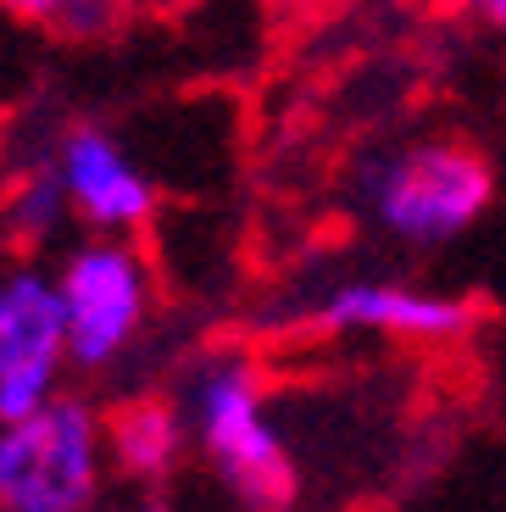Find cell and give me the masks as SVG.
I'll list each match as a JSON object with an SVG mask.
<instances>
[{
    "mask_svg": "<svg viewBox=\"0 0 506 512\" xmlns=\"http://www.w3.org/2000/svg\"><path fill=\"white\" fill-rule=\"evenodd\" d=\"M351 206L384 240L406 251H440L495 206V167L479 145L423 134L367 156L351 173Z\"/></svg>",
    "mask_w": 506,
    "mask_h": 512,
    "instance_id": "6da1fadb",
    "label": "cell"
},
{
    "mask_svg": "<svg viewBox=\"0 0 506 512\" xmlns=\"http://www.w3.org/2000/svg\"><path fill=\"white\" fill-rule=\"evenodd\" d=\"M184 412H190V440L245 512L295 507L301 468L284 429L273 423L262 368L245 351H212L184 384Z\"/></svg>",
    "mask_w": 506,
    "mask_h": 512,
    "instance_id": "7a4b0ae2",
    "label": "cell"
},
{
    "mask_svg": "<svg viewBox=\"0 0 506 512\" xmlns=\"http://www.w3.org/2000/svg\"><path fill=\"white\" fill-rule=\"evenodd\" d=\"M106 418L84 396H56L0 423V512H95L106 485Z\"/></svg>",
    "mask_w": 506,
    "mask_h": 512,
    "instance_id": "3957f363",
    "label": "cell"
},
{
    "mask_svg": "<svg viewBox=\"0 0 506 512\" xmlns=\"http://www.w3.org/2000/svg\"><path fill=\"white\" fill-rule=\"evenodd\" d=\"M51 273L67 318V362L84 373H106L112 362H123L140 329L151 323L156 301V273L140 240L84 234L78 245H67Z\"/></svg>",
    "mask_w": 506,
    "mask_h": 512,
    "instance_id": "277c9868",
    "label": "cell"
},
{
    "mask_svg": "<svg viewBox=\"0 0 506 512\" xmlns=\"http://www.w3.org/2000/svg\"><path fill=\"white\" fill-rule=\"evenodd\" d=\"M67 318L56 273L17 262L0 273V423L28 418L62 396Z\"/></svg>",
    "mask_w": 506,
    "mask_h": 512,
    "instance_id": "5b68a950",
    "label": "cell"
},
{
    "mask_svg": "<svg viewBox=\"0 0 506 512\" xmlns=\"http://www.w3.org/2000/svg\"><path fill=\"white\" fill-rule=\"evenodd\" d=\"M306 323L317 334H379L401 346H456L479 329V307L468 295L429 290L412 279H334L312 295Z\"/></svg>",
    "mask_w": 506,
    "mask_h": 512,
    "instance_id": "8992f818",
    "label": "cell"
},
{
    "mask_svg": "<svg viewBox=\"0 0 506 512\" xmlns=\"http://www.w3.org/2000/svg\"><path fill=\"white\" fill-rule=\"evenodd\" d=\"M51 156L62 167L73 223L89 234H140L156 218V184L128 156V145L101 123H67L56 128Z\"/></svg>",
    "mask_w": 506,
    "mask_h": 512,
    "instance_id": "52a82bcc",
    "label": "cell"
},
{
    "mask_svg": "<svg viewBox=\"0 0 506 512\" xmlns=\"http://www.w3.org/2000/svg\"><path fill=\"white\" fill-rule=\"evenodd\" d=\"M190 451V412L167 396H134L106 418V457L117 474L156 485L184 462Z\"/></svg>",
    "mask_w": 506,
    "mask_h": 512,
    "instance_id": "ba28073f",
    "label": "cell"
},
{
    "mask_svg": "<svg viewBox=\"0 0 506 512\" xmlns=\"http://www.w3.org/2000/svg\"><path fill=\"white\" fill-rule=\"evenodd\" d=\"M67 218H73V206H67V184H62L56 156L51 151L28 156L17 167L12 190H6V223H12V234L23 245H45L67 229Z\"/></svg>",
    "mask_w": 506,
    "mask_h": 512,
    "instance_id": "9c48e42d",
    "label": "cell"
},
{
    "mask_svg": "<svg viewBox=\"0 0 506 512\" xmlns=\"http://www.w3.org/2000/svg\"><path fill=\"white\" fill-rule=\"evenodd\" d=\"M0 12L17 23L56 28V34H106L117 17V0H0Z\"/></svg>",
    "mask_w": 506,
    "mask_h": 512,
    "instance_id": "30bf717a",
    "label": "cell"
},
{
    "mask_svg": "<svg viewBox=\"0 0 506 512\" xmlns=\"http://www.w3.org/2000/svg\"><path fill=\"white\" fill-rule=\"evenodd\" d=\"M473 6V17H479L484 28H495V34L506 39V0H468Z\"/></svg>",
    "mask_w": 506,
    "mask_h": 512,
    "instance_id": "8fae6325",
    "label": "cell"
},
{
    "mask_svg": "<svg viewBox=\"0 0 506 512\" xmlns=\"http://www.w3.org/2000/svg\"><path fill=\"white\" fill-rule=\"evenodd\" d=\"M134 512H173L167 501H145V507H134Z\"/></svg>",
    "mask_w": 506,
    "mask_h": 512,
    "instance_id": "7c38bea8",
    "label": "cell"
}]
</instances>
